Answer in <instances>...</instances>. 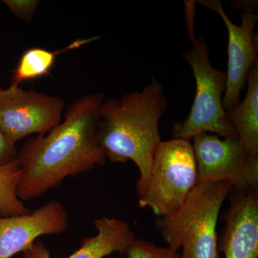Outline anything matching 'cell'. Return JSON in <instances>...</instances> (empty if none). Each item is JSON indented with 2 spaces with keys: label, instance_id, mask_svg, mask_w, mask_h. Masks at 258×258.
Wrapping results in <instances>:
<instances>
[{
  "label": "cell",
  "instance_id": "cell-1",
  "mask_svg": "<svg viewBox=\"0 0 258 258\" xmlns=\"http://www.w3.org/2000/svg\"><path fill=\"white\" fill-rule=\"evenodd\" d=\"M104 95H84L67 107L64 119L45 136L29 139L19 150L22 174L17 189L21 201L60 187L68 176L104 165L106 152L98 142Z\"/></svg>",
  "mask_w": 258,
  "mask_h": 258
},
{
  "label": "cell",
  "instance_id": "cell-2",
  "mask_svg": "<svg viewBox=\"0 0 258 258\" xmlns=\"http://www.w3.org/2000/svg\"><path fill=\"white\" fill-rule=\"evenodd\" d=\"M166 110L165 91L154 77L142 91L102 103L98 143L109 160H131L137 165L140 173L136 184L139 197L149 182L154 154L161 142L159 123Z\"/></svg>",
  "mask_w": 258,
  "mask_h": 258
},
{
  "label": "cell",
  "instance_id": "cell-3",
  "mask_svg": "<svg viewBox=\"0 0 258 258\" xmlns=\"http://www.w3.org/2000/svg\"><path fill=\"white\" fill-rule=\"evenodd\" d=\"M225 181L197 185L179 209L158 217L155 227L167 247L184 258H220L217 224L232 189Z\"/></svg>",
  "mask_w": 258,
  "mask_h": 258
},
{
  "label": "cell",
  "instance_id": "cell-4",
  "mask_svg": "<svg viewBox=\"0 0 258 258\" xmlns=\"http://www.w3.org/2000/svg\"><path fill=\"white\" fill-rule=\"evenodd\" d=\"M192 45L182 57L192 70L196 82V94L186 119L172 128L174 139L190 141L197 134L212 133L222 137H237L222 104L227 88L226 71L212 66L210 49L203 37L191 39Z\"/></svg>",
  "mask_w": 258,
  "mask_h": 258
},
{
  "label": "cell",
  "instance_id": "cell-5",
  "mask_svg": "<svg viewBox=\"0 0 258 258\" xmlns=\"http://www.w3.org/2000/svg\"><path fill=\"white\" fill-rule=\"evenodd\" d=\"M197 185V165L190 141L173 139L158 145L147 187L139 206L158 217L179 209Z\"/></svg>",
  "mask_w": 258,
  "mask_h": 258
},
{
  "label": "cell",
  "instance_id": "cell-6",
  "mask_svg": "<svg viewBox=\"0 0 258 258\" xmlns=\"http://www.w3.org/2000/svg\"><path fill=\"white\" fill-rule=\"evenodd\" d=\"M192 140L197 185L225 181L237 191L258 190V156L249 154L238 137L201 133Z\"/></svg>",
  "mask_w": 258,
  "mask_h": 258
},
{
  "label": "cell",
  "instance_id": "cell-7",
  "mask_svg": "<svg viewBox=\"0 0 258 258\" xmlns=\"http://www.w3.org/2000/svg\"><path fill=\"white\" fill-rule=\"evenodd\" d=\"M64 101L58 96L0 88V130L13 143L28 136H45L61 122Z\"/></svg>",
  "mask_w": 258,
  "mask_h": 258
},
{
  "label": "cell",
  "instance_id": "cell-8",
  "mask_svg": "<svg viewBox=\"0 0 258 258\" xmlns=\"http://www.w3.org/2000/svg\"><path fill=\"white\" fill-rule=\"evenodd\" d=\"M197 3L217 13L228 33L227 88L222 99L226 111L240 101L241 91L244 87L249 70L258 62L257 34L254 31L258 20L255 13L257 8L242 10L241 24L237 25L226 14L219 0H200Z\"/></svg>",
  "mask_w": 258,
  "mask_h": 258
},
{
  "label": "cell",
  "instance_id": "cell-9",
  "mask_svg": "<svg viewBox=\"0 0 258 258\" xmlns=\"http://www.w3.org/2000/svg\"><path fill=\"white\" fill-rule=\"evenodd\" d=\"M69 224L66 208L56 200L28 215L0 217V258H11L25 252L40 236L60 235Z\"/></svg>",
  "mask_w": 258,
  "mask_h": 258
},
{
  "label": "cell",
  "instance_id": "cell-10",
  "mask_svg": "<svg viewBox=\"0 0 258 258\" xmlns=\"http://www.w3.org/2000/svg\"><path fill=\"white\" fill-rule=\"evenodd\" d=\"M228 210L222 214L225 227L219 252L225 258L258 257V190L246 192L231 189Z\"/></svg>",
  "mask_w": 258,
  "mask_h": 258
},
{
  "label": "cell",
  "instance_id": "cell-11",
  "mask_svg": "<svg viewBox=\"0 0 258 258\" xmlns=\"http://www.w3.org/2000/svg\"><path fill=\"white\" fill-rule=\"evenodd\" d=\"M98 232L85 238L81 247L68 258H103L113 253L125 254L136 240L128 222L116 218L102 217L94 221ZM23 258H52L41 241H36L23 252Z\"/></svg>",
  "mask_w": 258,
  "mask_h": 258
},
{
  "label": "cell",
  "instance_id": "cell-12",
  "mask_svg": "<svg viewBox=\"0 0 258 258\" xmlns=\"http://www.w3.org/2000/svg\"><path fill=\"white\" fill-rule=\"evenodd\" d=\"M246 83L243 101L225 113L246 151L251 156H258V62L249 70Z\"/></svg>",
  "mask_w": 258,
  "mask_h": 258
},
{
  "label": "cell",
  "instance_id": "cell-13",
  "mask_svg": "<svg viewBox=\"0 0 258 258\" xmlns=\"http://www.w3.org/2000/svg\"><path fill=\"white\" fill-rule=\"evenodd\" d=\"M100 37L77 39L67 46L57 50H49L37 47L29 48L24 52L13 71L12 86H19L24 81L40 79L47 76L53 67L57 56L96 41Z\"/></svg>",
  "mask_w": 258,
  "mask_h": 258
},
{
  "label": "cell",
  "instance_id": "cell-14",
  "mask_svg": "<svg viewBox=\"0 0 258 258\" xmlns=\"http://www.w3.org/2000/svg\"><path fill=\"white\" fill-rule=\"evenodd\" d=\"M21 174L18 160L0 166V217L20 216L31 212L17 195Z\"/></svg>",
  "mask_w": 258,
  "mask_h": 258
},
{
  "label": "cell",
  "instance_id": "cell-15",
  "mask_svg": "<svg viewBox=\"0 0 258 258\" xmlns=\"http://www.w3.org/2000/svg\"><path fill=\"white\" fill-rule=\"evenodd\" d=\"M125 254L128 258H184L178 251L139 239H136Z\"/></svg>",
  "mask_w": 258,
  "mask_h": 258
},
{
  "label": "cell",
  "instance_id": "cell-16",
  "mask_svg": "<svg viewBox=\"0 0 258 258\" xmlns=\"http://www.w3.org/2000/svg\"><path fill=\"white\" fill-rule=\"evenodd\" d=\"M2 3L8 7L17 18L30 23L35 17L40 1L38 0H3Z\"/></svg>",
  "mask_w": 258,
  "mask_h": 258
},
{
  "label": "cell",
  "instance_id": "cell-17",
  "mask_svg": "<svg viewBox=\"0 0 258 258\" xmlns=\"http://www.w3.org/2000/svg\"><path fill=\"white\" fill-rule=\"evenodd\" d=\"M18 152L16 144L0 130V166L8 165L17 160Z\"/></svg>",
  "mask_w": 258,
  "mask_h": 258
},
{
  "label": "cell",
  "instance_id": "cell-18",
  "mask_svg": "<svg viewBox=\"0 0 258 258\" xmlns=\"http://www.w3.org/2000/svg\"><path fill=\"white\" fill-rule=\"evenodd\" d=\"M118 258H123V257H122L121 256H120V257H118Z\"/></svg>",
  "mask_w": 258,
  "mask_h": 258
}]
</instances>
